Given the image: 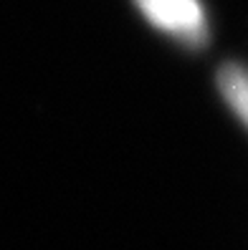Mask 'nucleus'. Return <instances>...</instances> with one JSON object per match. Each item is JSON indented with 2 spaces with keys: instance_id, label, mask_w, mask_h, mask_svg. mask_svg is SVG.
<instances>
[{
  "instance_id": "obj_1",
  "label": "nucleus",
  "mask_w": 248,
  "mask_h": 250,
  "mask_svg": "<svg viewBox=\"0 0 248 250\" xmlns=\"http://www.w3.org/2000/svg\"><path fill=\"white\" fill-rule=\"evenodd\" d=\"M137 5L157 28L178 36L187 46L205 43L208 25L198 0H137Z\"/></svg>"
},
{
  "instance_id": "obj_2",
  "label": "nucleus",
  "mask_w": 248,
  "mask_h": 250,
  "mask_svg": "<svg viewBox=\"0 0 248 250\" xmlns=\"http://www.w3.org/2000/svg\"><path fill=\"white\" fill-rule=\"evenodd\" d=\"M218 86L230 109L236 111L248 126V73L241 66H223L218 73Z\"/></svg>"
}]
</instances>
